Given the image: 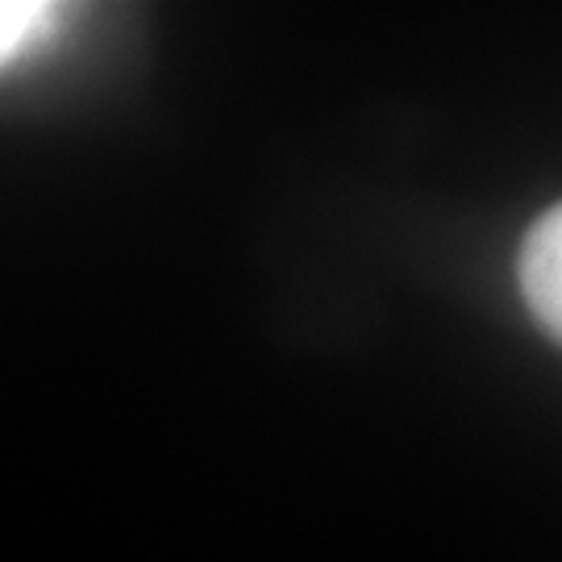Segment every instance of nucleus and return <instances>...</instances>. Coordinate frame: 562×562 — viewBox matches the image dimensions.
Returning <instances> with one entry per match:
<instances>
[{
  "label": "nucleus",
  "mask_w": 562,
  "mask_h": 562,
  "mask_svg": "<svg viewBox=\"0 0 562 562\" xmlns=\"http://www.w3.org/2000/svg\"><path fill=\"white\" fill-rule=\"evenodd\" d=\"M59 30V4L42 0H0V67L21 59Z\"/></svg>",
  "instance_id": "2"
},
{
  "label": "nucleus",
  "mask_w": 562,
  "mask_h": 562,
  "mask_svg": "<svg viewBox=\"0 0 562 562\" xmlns=\"http://www.w3.org/2000/svg\"><path fill=\"white\" fill-rule=\"evenodd\" d=\"M517 276H521L529 313L538 317V325L550 338L562 341V204L546 209L542 217L529 225Z\"/></svg>",
  "instance_id": "1"
}]
</instances>
